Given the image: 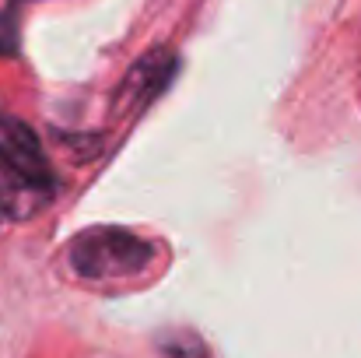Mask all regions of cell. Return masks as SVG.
I'll return each mask as SVG.
<instances>
[{"label":"cell","mask_w":361,"mask_h":358,"mask_svg":"<svg viewBox=\"0 0 361 358\" xmlns=\"http://www.w3.org/2000/svg\"><path fill=\"white\" fill-rule=\"evenodd\" d=\"M56 193L39 137L21 119H0V218H28Z\"/></svg>","instance_id":"cell-1"},{"label":"cell","mask_w":361,"mask_h":358,"mask_svg":"<svg viewBox=\"0 0 361 358\" xmlns=\"http://www.w3.org/2000/svg\"><path fill=\"white\" fill-rule=\"evenodd\" d=\"M154 260V246L144 242L137 232L120 229V225H102L88 229L71 239L67 246V263L81 281L92 285H113V281H130L144 274Z\"/></svg>","instance_id":"cell-2"},{"label":"cell","mask_w":361,"mask_h":358,"mask_svg":"<svg viewBox=\"0 0 361 358\" xmlns=\"http://www.w3.org/2000/svg\"><path fill=\"white\" fill-rule=\"evenodd\" d=\"M172 71H176V56H172L169 49H151L147 56H140V60L130 67L126 81H123L116 109H120V113H130V109L147 106V102L169 85Z\"/></svg>","instance_id":"cell-3"}]
</instances>
